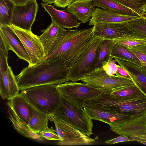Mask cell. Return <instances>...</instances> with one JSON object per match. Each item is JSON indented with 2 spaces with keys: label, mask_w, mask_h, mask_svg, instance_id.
<instances>
[{
  "label": "cell",
  "mask_w": 146,
  "mask_h": 146,
  "mask_svg": "<svg viewBox=\"0 0 146 146\" xmlns=\"http://www.w3.org/2000/svg\"><path fill=\"white\" fill-rule=\"evenodd\" d=\"M93 30V27L70 30L62 28L55 39L43 44L45 55L44 60L60 59L70 68L92 36Z\"/></svg>",
  "instance_id": "1"
},
{
  "label": "cell",
  "mask_w": 146,
  "mask_h": 146,
  "mask_svg": "<svg viewBox=\"0 0 146 146\" xmlns=\"http://www.w3.org/2000/svg\"><path fill=\"white\" fill-rule=\"evenodd\" d=\"M69 68L60 59L44 60L38 64L24 68L15 76L20 90L39 85H58L69 81Z\"/></svg>",
  "instance_id": "2"
},
{
  "label": "cell",
  "mask_w": 146,
  "mask_h": 146,
  "mask_svg": "<svg viewBox=\"0 0 146 146\" xmlns=\"http://www.w3.org/2000/svg\"><path fill=\"white\" fill-rule=\"evenodd\" d=\"M110 93L104 92L95 97L86 99L84 105L99 107L133 117L135 119L146 116V96L145 95L125 100L113 97Z\"/></svg>",
  "instance_id": "3"
},
{
  "label": "cell",
  "mask_w": 146,
  "mask_h": 146,
  "mask_svg": "<svg viewBox=\"0 0 146 146\" xmlns=\"http://www.w3.org/2000/svg\"><path fill=\"white\" fill-rule=\"evenodd\" d=\"M58 85L47 84L21 90V93L32 106L46 114L52 115L61 105V94Z\"/></svg>",
  "instance_id": "4"
},
{
  "label": "cell",
  "mask_w": 146,
  "mask_h": 146,
  "mask_svg": "<svg viewBox=\"0 0 146 146\" xmlns=\"http://www.w3.org/2000/svg\"><path fill=\"white\" fill-rule=\"evenodd\" d=\"M103 39L95 36L91 38L70 68L67 76L68 81H80L94 69L99 48Z\"/></svg>",
  "instance_id": "5"
},
{
  "label": "cell",
  "mask_w": 146,
  "mask_h": 146,
  "mask_svg": "<svg viewBox=\"0 0 146 146\" xmlns=\"http://www.w3.org/2000/svg\"><path fill=\"white\" fill-rule=\"evenodd\" d=\"M61 100V105L52 115L90 137L93 134V122L84 110L78 108L62 94Z\"/></svg>",
  "instance_id": "6"
},
{
  "label": "cell",
  "mask_w": 146,
  "mask_h": 146,
  "mask_svg": "<svg viewBox=\"0 0 146 146\" xmlns=\"http://www.w3.org/2000/svg\"><path fill=\"white\" fill-rule=\"evenodd\" d=\"M80 80L96 89L108 93L135 84L132 80L123 77L108 75L102 66L95 68Z\"/></svg>",
  "instance_id": "7"
},
{
  "label": "cell",
  "mask_w": 146,
  "mask_h": 146,
  "mask_svg": "<svg viewBox=\"0 0 146 146\" xmlns=\"http://www.w3.org/2000/svg\"><path fill=\"white\" fill-rule=\"evenodd\" d=\"M57 87L62 95L81 109L84 108L86 100L94 98L105 92L85 83L67 81Z\"/></svg>",
  "instance_id": "8"
},
{
  "label": "cell",
  "mask_w": 146,
  "mask_h": 146,
  "mask_svg": "<svg viewBox=\"0 0 146 146\" xmlns=\"http://www.w3.org/2000/svg\"><path fill=\"white\" fill-rule=\"evenodd\" d=\"M49 120L55 125L56 132L62 141H59L60 145L75 146L89 145L95 140L85 135L72 125L56 118L52 115H50Z\"/></svg>",
  "instance_id": "9"
},
{
  "label": "cell",
  "mask_w": 146,
  "mask_h": 146,
  "mask_svg": "<svg viewBox=\"0 0 146 146\" xmlns=\"http://www.w3.org/2000/svg\"><path fill=\"white\" fill-rule=\"evenodd\" d=\"M9 26L21 42L29 57L28 66H34L43 61L45 56L44 50L37 35L32 31H27L12 25Z\"/></svg>",
  "instance_id": "10"
},
{
  "label": "cell",
  "mask_w": 146,
  "mask_h": 146,
  "mask_svg": "<svg viewBox=\"0 0 146 146\" xmlns=\"http://www.w3.org/2000/svg\"><path fill=\"white\" fill-rule=\"evenodd\" d=\"M110 126L112 131L119 135L129 137L132 141L146 145V116Z\"/></svg>",
  "instance_id": "11"
},
{
  "label": "cell",
  "mask_w": 146,
  "mask_h": 146,
  "mask_svg": "<svg viewBox=\"0 0 146 146\" xmlns=\"http://www.w3.org/2000/svg\"><path fill=\"white\" fill-rule=\"evenodd\" d=\"M38 8L36 0H31L24 4L15 5L11 25L27 31H31Z\"/></svg>",
  "instance_id": "12"
},
{
  "label": "cell",
  "mask_w": 146,
  "mask_h": 146,
  "mask_svg": "<svg viewBox=\"0 0 146 146\" xmlns=\"http://www.w3.org/2000/svg\"><path fill=\"white\" fill-rule=\"evenodd\" d=\"M141 18V16L139 15H130L97 7L95 8L88 25H93L96 24L127 23Z\"/></svg>",
  "instance_id": "13"
},
{
  "label": "cell",
  "mask_w": 146,
  "mask_h": 146,
  "mask_svg": "<svg viewBox=\"0 0 146 146\" xmlns=\"http://www.w3.org/2000/svg\"><path fill=\"white\" fill-rule=\"evenodd\" d=\"M125 23L96 24L93 25L92 36L113 40L135 32Z\"/></svg>",
  "instance_id": "14"
},
{
  "label": "cell",
  "mask_w": 146,
  "mask_h": 146,
  "mask_svg": "<svg viewBox=\"0 0 146 146\" xmlns=\"http://www.w3.org/2000/svg\"><path fill=\"white\" fill-rule=\"evenodd\" d=\"M83 108L91 119L104 122L109 125L124 123L134 119L133 117L109 111L98 107L84 106Z\"/></svg>",
  "instance_id": "15"
},
{
  "label": "cell",
  "mask_w": 146,
  "mask_h": 146,
  "mask_svg": "<svg viewBox=\"0 0 146 146\" xmlns=\"http://www.w3.org/2000/svg\"><path fill=\"white\" fill-rule=\"evenodd\" d=\"M7 104L19 121L28 126L33 116L32 108L31 104L22 94L19 93L7 99Z\"/></svg>",
  "instance_id": "16"
},
{
  "label": "cell",
  "mask_w": 146,
  "mask_h": 146,
  "mask_svg": "<svg viewBox=\"0 0 146 146\" xmlns=\"http://www.w3.org/2000/svg\"><path fill=\"white\" fill-rule=\"evenodd\" d=\"M0 35L4 40L8 50L13 51L19 59L29 62L30 58L28 53L10 26L0 25Z\"/></svg>",
  "instance_id": "17"
},
{
  "label": "cell",
  "mask_w": 146,
  "mask_h": 146,
  "mask_svg": "<svg viewBox=\"0 0 146 146\" xmlns=\"http://www.w3.org/2000/svg\"><path fill=\"white\" fill-rule=\"evenodd\" d=\"M95 7L93 0H74L64 11L84 23L91 18L95 10Z\"/></svg>",
  "instance_id": "18"
},
{
  "label": "cell",
  "mask_w": 146,
  "mask_h": 146,
  "mask_svg": "<svg viewBox=\"0 0 146 146\" xmlns=\"http://www.w3.org/2000/svg\"><path fill=\"white\" fill-rule=\"evenodd\" d=\"M41 5L50 16L52 21L61 28L68 29L77 28L82 23L78 22L72 15L67 12L58 10L51 5L44 3Z\"/></svg>",
  "instance_id": "19"
},
{
  "label": "cell",
  "mask_w": 146,
  "mask_h": 146,
  "mask_svg": "<svg viewBox=\"0 0 146 146\" xmlns=\"http://www.w3.org/2000/svg\"><path fill=\"white\" fill-rule=\"evenodd\" d=\"M115 59L127 72L135 84L146 96V67L128 61Z\"/></svg>",
  "instance_id": "20"
},
{
  "label": "cell",
  "mask_w": 146,
  "mask_h": 146,
  "mask_svg": "<svg viewBox=\"0 0 146 146\" xmlns=\"http://www.w3.org/2000/svg\"><path fill=\"white\" fill-rule=\"evenodd\" d=\"M31 106L33 116L29 121L28 127L34 132L39 133L48 127L49 118L50 115L44 113L32 105Z\"/></svg>",
  "instance_id": "21"
},
{
  "label": "cell",
  "mask_w": 146,
  "mask_h": 146,
  "mask_svg": "<svg viewBox=\"0 0 146 146\" xmlns=\"http://www.w3.org/2000/svg\"><path fill=\"white\" fill-rule=\"evenodd\" d=\"M8 118L12 123L14 128L23 136L30 139L38 141H43L45 139L39 133H35L31 130L27 125L20 122L14 113L9 109Z\"/></svg>",
  "instance_id": "22"
},
{
  "label": "cell",
  "mask_w": 146,
  "mask_h": 146,
  "mask_svg": "<svg viewBox=\"0 0 146 146\" xmlns=\"http://www.w3.org/2000/svg\"><path fill=\"white\" fill-rule=\"evenodd\" d=\"M111 56L114 59L128 61L142 66L140 60L128 47L117 43L114 45Z\"/></svg>",
  "instance_id": "23"
},
{
  "label": "cell",
  "mask_w": 146,
  "mask_h": 146,
  "mask_svg": "<svg viewBox=\"0 0 146 146\" xmlns=\"http://www.w3.org/2000/svg\"><path fill=\"white\" fill-rule=\"evenodd\" d=\"M115 43L113 40L103 39L98 50L95 68L102 67L103 64L113 59L111 54Z\"/></svg>",
  "instance_id": "24"
},
{
  "label": "cell",
  "mask_w": 146,
  "mask_h": 146,
  "mask_svg": "<svg viewBox=\"0 0 146 146\" xmlns=\"http://www.w3.org/2000/svg\"><path fill=\"white\" fill-rule=\"evenodd\" d=\"M93 0V5L95 7H100L104 10L114 11L130 15H139L131 9L112 0Z\"/></svg>",
  "instance_id": "25"
},
{
  "label": "cell",
  "mask_w": 146,
  "mask_h": 146,
  "mask_svg": "<svg viewBox=\"0 0 146 146\" xmlns=\"http://www.w3.org/2000/svg\"><path fill=\"white\" fill-rule=\"evenodd\" d=\"M110 94L113 97L126 100L134 98L144 94L134 84L112 91Z\"/></svg>",
  "instance_id": "26"
},
{
  "label": "cell",
  "mask_w": 146,
  "mask_h": 146,
  "mask_svg": "<svg viewBox=\"0 0 146 146\" xmlns=\"http://www.w3.org/2000/svg\"><path fill=\"white\" fill-rule=\"evenodd\" d=\"M15 6L10 0H0V25H11Z\"/></svg>",
  "instance_id": "27"
},
{
  "label": "cell",
  "mask_w": 146,
  "mask_h": 146,
  "mask_svg": "<svg viewBox=\"0 0 146 146\" xmlns=\"http://www.w3.org/2000/svg\"><path fill=\"white\" fill-rule=\"evenodd\" d=\"M116 43L131 47L146 44V36L134 33L113 40Z\"/></svg>",
  "instance_id": "28"
},
{
  "label": "cell",
  "mask_w": 146,
  "mask_h": 146,
  "mask_svg": "<svg viewBox=\"0 0 146 146\" xmlns=\"http://www.w3.org/2000/svg\"><path fill=\"white\" fill-rule=\"evenodd\" d=\"M62 28L52 21L46 29L43 30V33L41 35L37 36L42 44H44L55 39Z\"/></svg>",
  "instance_id": "29"
},
{
  "label": "cell",
  "mask_w": 146,
  "mask_h": 146,
  "mask_svg": "<svg viewBox=\"0 0 146 146\" xmlns=\"http://www.w3.org/2000/svg\"><path fill=\"white\" fill-rule=\"evenodd\" d=\"M131 9L141 16V9L146 4V0H112Z\"/></svg>",
  "instance_id": "30"
},
{
  "label": "cell",
  "mask_w": 146,
  "mask_h": 146,
  "mask_svg": "<svg viewBox=\"0 0 146 146\" xmlns=\"http://www.w3.org/2000/svg\"><path fill=\"white\" fill-rule=\"evenodd\" d=\"M127 25L135 33L146 36V19L142 18L129 22Z\"/></svg>",
  "instance_id": "31"
},
{
  "label": "cell",
  "mask_w": 146,
  "mask_h": 146,
  "mask_svg": "<svg viewBox=\"0 0 146 146\" xmlns=\"http://www.w3.org/2000/svg\"><path fill=\"white\" fill-rule=\"evenodd\" d=\"M128 48L138 58L142 66L146 67V44Z\"/></svg>",
  "instance_id": "32"
},
{
  "label": "cell",
  "mask_w": 146,
  "mask_h": 146,
  "mask_svg": "<svg viewBox=\"0 0 146 146\" xmlns=\"http://www.w3.org/2000/svg\"><path fill=\"white\" fill-rule=\"evenodd\" d=\"M7 75L10 92L12 98L19 94L20 90L17 82L16 76L14 75L11 67L9 66L7 69Z\"/></svg>",
  "instance_id": "33"
},
{
  "label": "cell",
  "mask_w": 146,
  "mask_h": 146,
  "mask_svg": "<svg viewBox=\"0 0 146 146\" xmlns=\"http://www.w3.org/2000/svg\"><path fill=\"white\" fill-rule=\"evenodd\" d=\"M8 49L4 45L0 46V72L7 70L9 66L7 62Z\"/></svg>",
  "instance_id": "34"
},
{
  "label": "cell",
  "mask_w": 146,
  "mask_h": 146,
  "mask_svg": "<svg viewBox=\"0 0 146 146\" xmlns=\"http://www.w3.org/2000/svg\"><path fill=\"white\" fill-rule=\"evenodd\" d=\"M56 131L52 127L45 129L39 133L44 138L48 140L62 141V139L56 133Z\"/></svg>",
  "instance_id": "35"
},
{
  "label": "cell",
  "mask_w": 146,
  "mask_h": 146,
  "mask_svg": "<svg viewBox=\"0 0 146 146\" xmlns=\"http://www.w3.org/2000/svg\"><path fill=\"white\" fill-rule=\"evenodd\" d=\"M115 59L103 64L102 67L106 73L110 76L115 74L117 72V65Z\"/></svg>",
  "instance_id": "36"
},
{
  "label": "cell",
  "mask_w": 146,
  "mask_h": 146,
  "mask_svg": "<svg viewBox=\"0 0 146 146\" xmlns=\"http://www.w3.org/2000/svg\"><path fill=\"white\" fill-rule=\"evenodd\" d=\"M132 141V140L128 137L125 135H120L114 139L107 141L105 142V143L108 144H113L117 143Z\"/></svg>",
  "instance_id": "37"
},
{
  "label": "cell",
  "mask_w": 146,
  "mask_h": 146,
  "mask_svg": "<svg viewBox=\"0 0 146 146\" xmlns=\"http://www.w3.org/2000/svg\"><path fill=\"white\" fill-rule=\"evenodd\" d=\"M74 0H55L54 5L58 7L64 8Z\"/></svg>",
  "instance_id": "38"
},
{
  "label": "cell",
  "mask_w": 146,
  "mask_h": 146,
  "mask_svg": "<svg viewBox=\"0 0 146 146\" xmlns=\"http://www.w3.org/2000/svg\"><path fill=\"white\" fill-rule=\"evenodd\" d=\"M115 75L123 77L132 80L127 72L119 65H117V70Z\"/></svg>",
  "instance_id": "39"
},
{
  "label": "cell",
  "mask_w": 146,
  "mask_h": 146,
  "mask_svg": "<svg viewBox=\"0 0 146 146\" xmlns=\"http://www.w3.org/2000/svg\"><path fill=\"white\" fill-rule=\"evenodd\" d=\"M15 5H21L24 4L31 0H10Z\"/></svg>",
  "instance_id": "40"
},
{
  "label": "cell",
  "mask_w": 146,
  "mask_h": 146,
  "mask_svg": "<svg viewBox=\"0 0 146 146\" xmlns=\"http://www.w3.org/2000/svg\"><path fill=\"white\" fill-rule=\"evenodd\" d=\"M44 3L49 4L54 3L55 0H42Z\"/></svg>",
  "instance_id": "41"
},
{
  "label": "cell",
  "mask_w": 146,
  "mask_h": 146,
  "mask_svg": "<svg viewBox=\"0 0 146 146\" xmlns=\"http://www.w3.org/2000/svg\"><path fill=\"white\" fill-rule=\"evenodd\" d=\"M141 10L142 13L146 12V4L141 9Z\"/></svg>",
  "instance_id": "42"
},
{
  "label": "cell",
  "mask_w": 146,
  "mask_h": 146,
  "mask_svg": "<svg viewBox=\"0 0 146 146\" xmlns=\"http://www.w3.org/2000/svg\"><path fill=\"white\" fill-rule=\"evenodd\" d=\"M141 18L146 19V13H143L141 15Z\"/></svg>",
  "instance_id": "43"
},
{
  "label": "cell",
  "mask_w": 146,
  "mask_h": 146,
  "mask_svg": "<svg viewBox=\"0 0 146 146\" xmlns=\"http://www.w3.org/2000/svg\"></svg>",
  "instance_id": "44"
},
{
  "label": "cell",
  "mask_w": 146,
  "mask_h": 146,
  "mask_svg": "<svg viewBox=\"0 0 146 146\" xmlns=\"http://www.w3.org/2000/svg\"></svg>",
  "instance_id": "45"
}]
</instances>
